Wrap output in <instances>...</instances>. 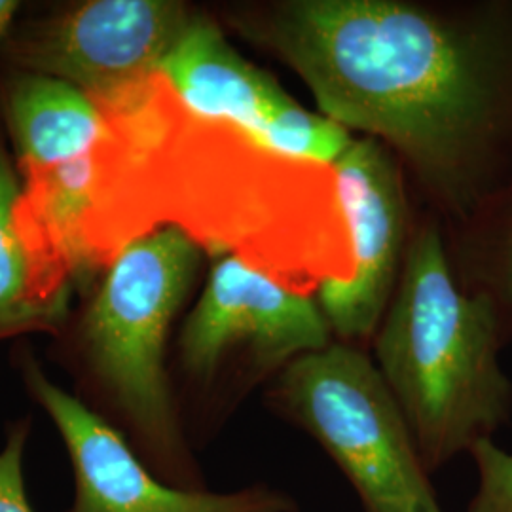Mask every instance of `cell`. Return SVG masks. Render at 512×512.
<instances>
[{"label":"cell","mask_w":512,"mask_h":512,"mask_svg":"<svg viewBox=\"0 0 512 512\" xmlns=\"http://www.w3.org/2000/svg\"><path fill=\"white\" fill-rule=\"evenodd\" d=\"M325 116L399 148L456 209L512 165V10L446 19L395 0H291L228 14Z\"/></svg>","instance_id":"6da1fadb"},{"label":"cell","mask_w":512,"mask_h":512,"mask_svg":"<svg viewBox=\"0 0 512 512\" xmlns=\"http://www.w3.org/2000/svg\"><path fill=\"white\" fill-rule=\"evenodd\" d=\"M202 258L200 241L177 224L131 241L52 346L74 397L120 431L154 475L192 492L207 482L171 382L167 342Z\"/></svg>","instance_id":"7a4b0ae2"},{"label":"cell","mask_w":512,"mask_h":512,"mask_svg":"<svg viewBox=\"0 0 512 512\" xmlns=\"http://www.w3.org/2000/svg\"><path fill=\"white\" fill-rule=\"evenodd\" d=\"M503 342L494 302L459 287L439 230L423 228L374 348L429 475L511 418Z\"/></svg>","instance_id":"3957f363"},{"label":"cell","mask_w":512,"mask_h":512,"mask_svg":"<svg viewBox=\"0 0 512 512\" xmlns=\"http://www.w3.org/2000/svg\"><path fill=\"white\" fill-rule=\"evenodd\" d=\"M270 401L319 442L365 512H442L403 408L361 349L338 342L296 357Z\"/></svg>","instance_id":"277c9868"},{"label":"cell","mask_w":512,"mask_h":512,"mask_svg":"<svg viewBox=\"0 0 512 512\" xmlns=\"http://www.w3.org/2000/svg\"><path fill=\"white\" fill-rule=\"evenodd\" d=\"M315 300L294 293L239 255L211 268L205 289L177 340V365L190 389L211 397L236 376L255 382L330 342Z\"/></svg>","instance_id":"5b68a950"},{"label":"cell","mask_w":512,"mask_h":512,"mask_svg":"<svg viewBox=\"0 0 512 512\" xmlns=\"http://www.w3.org/2000/svg\"><path fill=\"white\" fill-rule=\"evenodd\" d=\"M194 18L186 4L169 0L74 2L12 25L0 40V59L101 101L158 73Z\"/></svg>","instance_id":"8992f818"},{"label":"cell","mask_w":512,"mask_h":512,"mask_svg":"<svg viewBox=\"0 0 512 512\" xmlns=\"http://www.w3.org/2000/svg\"><path fill=\"white\" fill-rule=\"evenodd\" d=\"M27 395L48 414L73 469V503L63 512H298L291 495L268 484L236 492H192L154 475L109 421L44 372L29 346L14 351Z\"/></svg>","instance_id":"52a82bcc"},{"label":"cell","mask_w":512,"mask_h":512,"mask_svg":"<svg viewBox=\"0 0 512 512\" xmlns=\"http://www.w3.org/2000/svg\"><path fill=\"white\" fill-rule=\"evenodd\" d=\"M336 194L348 222L353 270L325 277L319 308L346 344L374 334L403 266L406 200L399 167L374 137L353 141L334 164Z\"/></svg>","instance_id":"ba28073f"},{"label":"cell","mask_w":512,"mask_h":512,"mask_svg":"<svg viewBox=\"0 0 512 512\" xmlns=\"http://www.w3.org/2000/svg\"><path fill=\"white\" fill-rule=\"evenodd\" d=\"M184 109L224 122L256 147L275 120L293 107L291 95L228 44L219 25L196 14L160 71Z\"/></svg>","instance_id":"9c48e42d"},{"label":"cell","mask_w":512,"mask_h":512,"mask_svg":"<svg viewBox=\"0 0 512 512\" xmlns=\"http://www.w3.org/2000/svg\"><path fill=\"white\" fill-rule=\"evenodd\" d=\"M0 112L21 179L92 160L105 131V118L88 93L42 74H4Z\"/></svg>","instance_id":"30bf717a"},{"label":"cell","mask_w":512,"mask_h":512,"mask_svg":"<svg viewBox=\"0 0 512 512\" xmlns=\"http://www.w3.org/2000/svg\"><path fill=\"white\" fill-rule=\"evenodd\" d=\"M21 177L0 131V342L25 334L57 336L71 317V298L55 294L19 236Z\"/></svg>","instance_id":"8fae6325"},{"label":"cell","mask_w":512,"mask_h":512,"mask_svg":"<svg viewBox=\"0 0 512 512\" xmlns=\"http://www.w3.org/2000/svg\"><path fill=\"white\" fill-rule=\"evenodd\" d=\"M478 469V488L467 512H512V456L492 439L476 442L469 452Z\"/></svg>","instance_id":"7c38bea8"},{"label":"cell","mask_w":512,"mask_h":512,"mask_svg":"<svg viewBox=\"0 0 512 512\" xmlns=\"http://www.w3.org/2000/svg\"><path fill=\"white\" fill-rule=\"evenodd\" d=\"M33 420L10 421L0 448V512H35L27 495L23 461L31 440Z\"/></svg>","instance_id":"4fadbf2b"},{"label":"cell","mask_w":512,"mask_h":512,"mask_svg":"<svg viewBox=\"0 0 512 512\" xmlns=\"http://www.w3.org/2000/svg\"><path fill=\"white\" fill-rule=\"evenodd\" d=\"M507 211L499 205V228L495 232L494 266L490 277L471 293L486 294L494 302L503 336L512 325V196L507 200Z\"/></svg>","instance_id":"5bb4252c"},{"label":"cell","mask_w":512,"mask_h":512,"mask_svg":"<svg viewBox=\"0 0 512 512\" xmlns=\"http://www.w3.org/2000/svg\"><path fill=\"white\" fill-rule=\"evenodd\" d=\"M19 12V2L12 0H0V40L6 37V33L12 29L14 18Z\"/></svg>","instance_id":"9a60e30c"}]
</instances>
